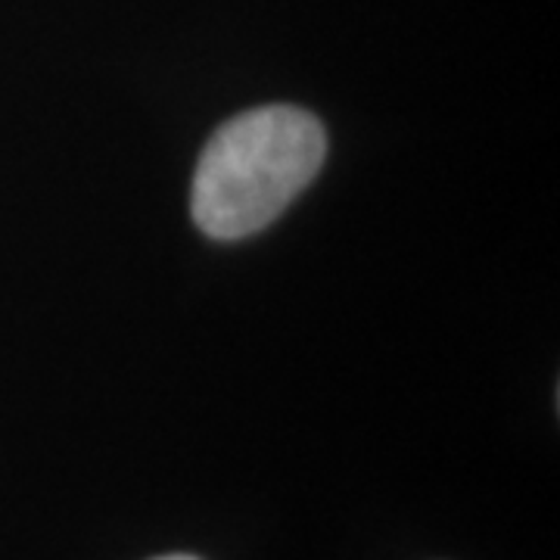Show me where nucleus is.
I'll return each mask as SVG.
<instances>
[{"label": "nucleus", "mask_w": 560, "mask_h": 560, "mask_svg": "<svg viewBox=\"0 0 560 560\" xmlns=\"http://www.w3.org/2000/svg\"><path fill=\"white\" fill-rule=\"evenodd\" d=\"M327 135L308 109L271 103L246 109L202 147L190 215L212 241L259 234L320 172Z\"/></svg>", "instance_id": "nucleus-1"}, {"label": "nucleus", "mask_w": 560, "mask_h": 560, "mask_svg": "<svg viewBox=\"0 0 560 560\" xmlns=\"http://www.w3.org/2000/svg\"><path fill=\"white\" fill-rule=\"evenodd\" d=\"M153 560H197V558H190V555H165V558H153Z\"/></svg>", "instance_id": "nucleus-2"}]
</instances>
